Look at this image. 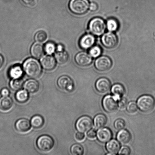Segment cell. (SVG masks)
Wrapping results in <instances>:
<instances>
[{
  "instance_id": "29",
  "label": "cell",
  "mask_w": 155,
  "mask_h": 155,
  "mask_svg": "<svg viewBox=\"0 0 155 155\" xmlns=\"http://www.w3.org/2000/svg\"><path fill=\"white\" fill-rule=\"evenodd\" d=\"M24 85V81L20 78L13 79L11 81L10 86L13 91H17L21 90Z\"/></svg>"
},
{
  "instance_id": "1",
  "label": "cell",
  "mask_w": 155,
  "mask_h": 155,
  "mask_svg": "<svg viewBox=\"0 0 155 155\" xmlns=\"http://www.w3.org/2000/svg\"><path fill=\"white\" fill-rule=\"evenodd\" d=\"M23 69L26 74L32 78H38L41 75V66L38 61L34 58L27 59L23 65Z\"/></svg>"
},
{
  "instance_id": "26",
  "label": "cell",
  "mask_w": 155,
  "mask_h": 155,
  "mask_svg": "<svg viewBox=\"0 0 155 155\" xmlns=\"http://www.w3.org/2000/svg\"><path fill=\"white\" fill-rule=\"evenodd\" d=\"M22 69L19 65L12 67L9 71V75L13 79L20 78L23 75Z\"/></svg>"
},
{
  "instance_id": "10",
  "label": "cell",
  "mask_w": 155,
  "mask_h": 155,
  "mask_svg": "<svg viewBox=\"0 0 155 155\" xmlns=\"http://www.w3.org/2000/svg\"><path fill=\"white\" fill-rule=\"evenodd\" d=\"M112 62L111 60L107 56H103L98 57L96 60L95 66L97 70L105 72L111 68Z\"/></svg>"
},
{
  "instance_id": "35",
  "label": "cell",
  "mask_w": 155,
  "mask_h": 155,
  "mask_svg": "<svg viewBox=\"0 0 155 155\" xmlns=\"http://www.w3.org/2000/svg\"><path fill=\"white\" fill-rule=\"evenodd\" d=\"M137 105L134 101L130 102L127 106V111L130 114L136 113L137 111Z\"/></svg>"
},
{
  "instance_id": "24",
  "label": "cell",
  "mask_w": 155,
  "mask_h": 155,
  "mask_svg": "<svg viewBox=\"0 0 155 155\" xmlns=\"http://www.w3.org/2000/svg\"><path fill=\"white\" fill-rule=\"evenodd\" d=\"M107 122V117L103 114H99L97 115L94 119V125L98 129L102 128L104 127Z\"/></svg>"
},
{
  "instance_id": "2",
  "label": "cell",
  "mask_w": 155,
  "mask_h": 155,
  "mask_svg": "<svg viewBox=\"0 0 155 155\" xmlns=\"http://www.w3.org/2000/svg\"><path fill=\"white\" fill-rule=\"evenodd\" d=\"M89 0H71L69 3L70 10L76 15H84L89 8Z\"/></svg>"
},
{
  "instance_id": "40",
  "label": "cell",
  "mask_w": 155,
  "mask_h": 155,
  "mask_svg": "<svg viewBox=\"0 0 155 155\" xmlns=\"http://www.w3.org/2000/svg\"><path fill=\"white\" fill-rule=\"evenodd\" d=\"M22 1L26 5L32 7L36 4V0H22Z\"/></svg>"
},
{
  "instance_id": "19",
  "label": "cell",
  "mask_w": 155,
  "mask_h": 155,
  "mask_svg": "<svg viewBox=\"0 0 155 155\" xmlns=\"http://www.w3.org/2000/svg\"><path fill=\"white\" fill-rule=\"evenodd\" d=\"M117 139L122 145H127L130 143L132 139L131 134L127 130H120L117 135Z\"/></svg>"
},
{
  "instance_id": "4",
  "label": "cell",
  "mask_w": 155,
  "mask_h": 155,
  "mask_svg": "<svg viewBox=\"0 0 155 155\" xmlns=\"http://www.w3.org/2000/svg\"><path fill=\"white\" fill-rule=\"evenodd\" d=\"M137 104L140 110L145 113L151 112L154 109L155 100L151 96L144 95L138 99Z\"/></svg>"
},
{
  "instance_id": "21",
  "label": "cell",
  "mask_w": 155,
  "mask_h": 155,
  "mask_svg": "<svg viewBox=\"0 0 155 155\" xmlns=\"http://www.w3.org/2000/svg\"><path fill=\"white\" fill-rule=\"evenodd\" d=\"M111 92L117 100H120L125 93V88L122 85L116 84L112 86Z\"/></svg>"
},
{
  "instance_id": "17",
  "label": "cell",
  "mask_w": 155,
  "mask_h": 155,
  "mask_svg": "<svg viewBox=\"0 0 155 155\" xmlns=\"http://www.w3.org/2000/svg\"><path fill=\"white\" fill-rule=\"evenodd\" d=\"M45 48L40 42H35L33 44L30 48V53L33 57L39 59L44 55Z\"/></svg>"
},
{
  "instance_id": "38",
  "label": "cell",
  "mask_w": 155,
  "mask_h": 155,
  "mask_svg": "<svg viewBox=\"0 0 155 155\" xmlns=\"http://www.w3.org/2000/svg\"><path fill=\"white\" fill-rule=\"evenodd\" d=\"M96 132L94 130H89L87 133V137L89 138V139H94L96 137Z\"/></svg>"
},
{
  "instance_id": "7",
  "label": "cell",
  "mask_w": 155,
  "mask_h": 155,
  "mask_svg": "<svg viewBox=\"0 0 155 155\" xmlns=\"http://www.w3.org/2000/svg\"><path fill=\"white\" fill-rule=\"evenodd\" d=\"M92 125V119L89 117L83 116L77 120L75 127L78 132L84 133L90 130Z\"/></svg>"
},
{
  "instance_id": "44",
  "label": "cell",
  "mask_w": 155,
  "mask_h": 155,
  "mask_svg": "<svg viewBox=\"0 0 155 155\" xmlns=\"http://www.w3.org/2000/svg\"><path fill=\"white\" fill-rule=\"evenodd\" d=\"M63 50H64V47L63 45H60L57 46V50H56V51H63Z\"/></svg>"
},
{
  "instance_id": "12",
  "label": "cell",
  "mask_w": 155,
  "mask_h": 155,
  "mask_svg": "<svg viewBox=\"0 0 155 155\" xmlns=\"http://www.w3.org/2000/svg\"><path fill=\"white\" fill-rule=\"evenodd\" d=\"M95 42V38L92 35L87 34L81 38L79 45L82 49L87 50L92 48Z\"/></svg>"
},
{
  "instance_id": "18",
  "label": "cell",
  "mask_w": 155,
  "mask_h": 155,
  "mask_svg": "<svg viewBox=\"0 0 155 155\" xmlns=\"http://www.w3.org/2000/svg\"><path fill=\"white\" fill-rule=\"evenodd\" d=\"M24 89L31 94L37 92L40 89L39 82L34 79H30L27 81L24 84Z\"/></svg>"
},
{
  "instance_id": "28",
  "label": "cell",
  "mask_w": 155,
  "mask_h": 155,
  "mask_svg": "<svg viewBox=\"0 0 155 155\" xmlns=\"http://www.w3.org/2000/svg\"><path fill=\"white\" fill-rule=\"evenodd\" d=\"M106 27L109 31H117L119 28V24L118 21L114 18H110L106 22Z\"/></svg>"
},
{
  "instance_id": "13",
  "label": "cell",
  "mask_w": 155,
  "mask_h": 155,
  "mask_svg": "<svg viewBox=\"0 0 155 155\" xmlns=\"http://www.w3.org/2000/svg\"><path fill=\"white\" fill-rule=\"evenodd\" d=\"M95 88L98 92L106 93L110 90L111 83L108 79L106 78H101L97 80L95 83Z\"/></svg>"
},
{
  "instance_id": "25",
  "label": "cell",
  "mask_w": 155,
  "mask_h": 155,
  "mask_svg": "<svg viewBox=\"0 0 155 155\" xmlns=\"http://www.w3.org/2000/svg\"><path fill=\"white\" fill-rule=\"evenodd\" d=\"M29 98L28 91L25 90H20L16 92L15 98L16 101L21 103L26 102Z\"/></svg>"
},
{
  "instance_id": "8",
  "label": "cell",
  "mask_w": 155,
  "mask_h": 155,
  "mask_svg": "<svg viewBox=\"0 0 155 155\" xmlns=\"http://www.w3.org/2000/svg\"><path fill=\"white\" fill-rule=\"evenodd\" d=\"M101 42L105 48L111 49L115 48L118 43V39L116 35L109 32L103 35L101 38Z\"/></svg>"
},
{
  "instance_id": "14",
  "label": "cell",
  "mask_w": 155,
  "mask_h": 155,
  "mask_svg": "<svg viewBox=\"0 0 155 155\" xmlns=\"http://www.w3.org/2000/svg\"><path fill=\"white\" fill-rule=\"evenodd\" d=\"M41 65L47 71L53 70L56 66V60L53 56L48 54L44 56L41 60Z\"/></svg>"
},
{
  "instance_id": "33",
  "label": "cell",
  "mask_w": 155,
  "mask_h": 155,
  "mask_svg": "<svg viewBox=\"0 0 155 155\" xmlns=\"http://www.w3.org/2000/svg\"><path fill=\"white\" fill-rule=\"evenodd\" d=\"M89 54L93 58H97L101 55L102 53L101 48L98 45L92 47L89 51Z\"/></svg>"
},
{
  "instance_id": "3",
  "label": "cell",
  "mask_w": 155,
  "mask_h": 155,
  "mask_svg": "<svg viewBox=\"0 0 155 155\" xmlns=\"http://www.w3.org/2000/svg\"><path fill=\"white\" fill-rule=\"evenodd\" d=\"M89 30L94 35L100 36L105 31L106 25L104 20L96 17L91 19L88 25Z\"/></svg>"
},
{
  "instance_id": "32",
  "label": "cell",
  "mask_w": 155,
  "mask_h": 155,
  "mask_svg": "<svg viewBox=\"0 0 155 155\" xmlns=\"http://www.w3.org/2000/svg\"><path fill=\"white\" fill-rule=\"evenodd\" d=\"M47 34L46 32L42 30H40L36 32L35 36V39L37 42H43L46 40Z\"/></svg>"
},
{
  "instance_id": "34",
  "label": "cell",
  "mask_w": 155,
  "mask_h": 155,
  "mask_svg": "<svg viewBox=\"0 0 155 155\" xmlns=\"http://www.w3.org/2000/svg\"><path fill=\"white\" fill-rule=\"evenodd\" d=\"M125 121L122 119L119 118L116 120L114 124V126L116 130H123L125 127Z\"/></svg>"
},
{
  "instance_id": "23",
  "label": "cell",
  "mask_w": 155,
  "mask_h": 155,
  "mask_svg": "<svg viewBox=\"0 0 155 155\" xmlns=\"http://www.w3.org/2000/svg\"><path fill=\"white\" fill-rule=\"evenodd\" d=\"M55 58L56 61L59 64H64L69 60V54L64 50L60 51H57L55 54Z\"/></svg>"
},
{
  "instance_id": "39",
  "label": "cell",
  "mask_w": 155,
  "mask_h": 155,
  "mask_svg": "<svg viewBox=\"0 0 155 155\" xmlns=\"http://www.w3.org/2000/svg\"><path fill=\"white\" fill-rule=\"evenodd\" d=\"M85 138V135L84 134L81 132H79L78 133H77L75 135L76 139L78 141H81L83 140Z\"/></svg>"
},
{
  "instance_id": "5",
  "label": "cell",
  "mask_w": 155,
  "mask_h": 155,
  "mask_svg": "<svg viewBox=\"0 0 155 155\" xmlns=\"http://www.w3.org/2000/svg\"><path fill=\"white\" fill-rule=\"evenodd\" d=\"M54 145V140L51 136L44 135L39 137L36 141V145L41 151L46 152L52 149Z\"/></svg>"
},
{
  "instance_id": "42",
  "label": "cell",
  "mask_w": 155,
  "mask_h": 155,
  "mask_svg": "<svg viewBox=\"0 0 155 155\" xmlns=\"http://www.w3.org/2000/svg\"><path fill=\"white\" fill-rule=\"evenodd\" d=\"M1 94L3 96H8L10 94V91L6 88H4L2 89Z\"/></svg>"
},
{
  "instance_id": "36",
  "label": "cell",
  "mask_w": 155,
  "mask_h": 155,
  "mask_svg": "<svg viewBox=\"0 0 155 155\" xmlns=\"http://www.w3.org/2000/svg\"><path fill=\"white\" fill-rule=\"evenodd\" d=\"M118 152L119 155H129L130 154L131 151L128 147L124 146L121 147Z\"/></svg>"
},
{
  "instance_id": "41",
  "label": "cell",
  "mask_w": 155,
  "mask_h": 155,
  "mask_svg": "<svg viewBox=\"0 0 155 155\" xmlns=\"http://www.w3.org/2000/svg\"><path fill=\"white\" fill-rule=\"evenodd\" d=\"M89 8L91 11L95 12L98 10V5L96 3L92 2L91 4H90Z\"/></svg>"
},
{
  "instance_id": "31",
  "label": "cell",
  "mask_w": 155,
  "mask_h": 155,
  "mask_svg": "<svg viewBox=\"0 0 155 155\" xmlns=\"http://www.w3.org/2000/svg\"><path fill=\"white\" fill-rule=\"evenodd\" d=\"M44 48L45 51L50 55L54 54L57 50V46L55 44L51 42H48L45 44Z\"/></svg>"
},
{
  "instance_id": "6",
  "label": "cell",
  "mask_w": 155,
  "mask_h": 155,
  "mask_svg": "<svg viewBox=\"0 0 155 155\" xmlns=\"http://www.w3.org/2000/svg\"><path fill=\"white\" fill-rule=\"evenodd\" d=\"M117 100L114 96H106L102 101L103 107L104 110L108 113L115 112L118 107Z\"/></svg>"
},
{
  "instance_id": "11",
  "label": "cell",
  "mask_w": 155,
  "mask_h": 155,
  "mask_svg": "<svg viewBox=\"0 0 155 155\" xmlns=\"http://www.w3.org/2000/svg\"><path fill=\"white\" fill-rule=\"evenodd\" d=\"M75 61L78 66L86 67L89 66L92 63V57L89 54L85 52H80L76 54Z\"/></svg>"
},
{
  "instance_id": "30",
  "label": "cell",
  "mask_w": 155,
  "mask_h": 155,
  "mask_svg": "<svg viewBox=\"0 0 155 155\" xmlns=\"http://www.w3.org/2000/svg\"><path fill=\"white\" fill-rule=\"evenodd\" d=\"M84 150L83 147L80 144H75L72 145L71 148V152L73 155H82Z\"/></svg>"
},
{
  "instance_id": "20",
  "label": "cell",
  "mask_w": 155,
  "mask_h": 155,
  "mask_svg": "<svg viewBox=\"0 0 155 155\" xmlns=\"http://www.w3.org/2000/svg\"><path fill=\"white\" fill-rule=\"evenodd\" d=\"M106 148L109 153L108 154L115 155L119 152L120 145L119 142L114 139L112 140L106 144Z\"/></svg>"
},
{
  "instance_id": "43",
  "label": "cell",
  "mask_w": 155,
  "mask_h": 155,
  "mask_svg": "<svg viewBox=\"0 0 155 155\" xmlns=\"http://www.w3.org/2000/svg\"><path fill=\"white\" fill-rule=\"evenodd\" d=\"M4 62V57L0 54V69L2 67Z\"/></svg>"
},
{
  "instance_id": "9",
  "label": "cell",
  "mask_w": 155,
  "mask_h": 155,
  "mask_svg": "<svg viewBox=\"0 0 155 155\" xmlns=\"http://www.w3.org/2000/svg\"><path fill=\"white\" fill-rule=\"evenodd\" d=\"M57 84L61 89L66 92H72L75 87L73 81L67 75H63L59 77L58 79Z\"/></svg>"
},
{
  "instance_id": "16",
  "label": "cell",
  "mask_w": 155,
  "mask_h": 155,
  "mask_svg": "<svg viewBox=\"0 0 155 155\" xmlns=\"http://www.w3.org/2000/svg\"><path fill=\"white\" fill-rule=\"evenodd\" d=\"M15 127L18 131L24 133L29 131L31 129V124L28 119L21 118L16 121Z\"/></svg>"
},
{
  "instance_id": "15",
  "label": "cell",
  "mask_w": 155,
  "mask_h": 155,
  "mask_svg": "<svg viewBox=\"0 0 155 155\" xmlns=\"http://www.w3.org/2000/svg\"><path fill=\"white\" fill-rule=\"evenodd\" d=\"M97 139L100 142L106 143L112 139V134L110 129L106 127L100 128L97 133Z\"/></svg>"
},
{
  "instance_id": "22",
  "label": "cell",
  "mask_w": 155,
  "mask_h": 155,
  "mask_svg": "<svg viewBox=\"0 0 155 155\" xmlns=\"http://www.w3.org/2000/svg\"><path fill=\"white\" fill-rule=\"evenodd\" d=\"M13 101L10 97L3 96L0 98V109L3 111H7L12 108Z\"/></svg>"
},
{
  "instance_id": "27",
  "label": "cell",
  "mask_w": 155,
  "mask_h": 155,
  "mask_svg": "<svg viewBox=\"0 0 155 155\" xmlns=\"http://www.w3.org/2000/svg\"><path fill=\"white\" fill-rule=\"evenodd\" d=\"M30 123L32 126L34 128L39 129L43 127L45 124V120L41 115H35L31 118Z\"/></svg>"
},
{
  "instance_id": "37",
  "label": "cell",
  "mask_w": 155,
  "mask_h": 155,
  "mask_svg": "<svg viewBox=\"0 0 155 155\" xmlns=\"http://www.w3.org/2000/svg\"><path fill=\"white\" fill-rule=\"evenodd\" d=\"M127 105V101L126 98H121L118 103V106L120 109H124Z\"/></svg>"
}]
</instances>
